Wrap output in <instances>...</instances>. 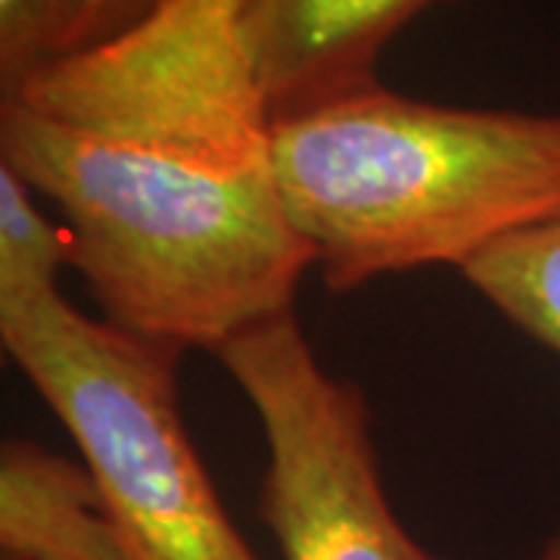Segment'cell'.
Instances as JSON below:
<instances>
[{
    "label": "cell",
    "instance_id": "12",
    "mask_svg": "<svg viewBox=\"0 0 560 560\" xmlns=\"http://www.w3.org/2000/svg\"><path fill=\"white\" fill-rule=\"evenodd\" d=\"M536 560H560V529L555 533V536H548V539H545L539 558Z\"/></svg>",
    "mask_w": 560,
    "mask_h": 560
},
{
    "label": "cell",
    "instance_id": "9",
    "mask_svg": "<svg viewBox=\"0 0 560 560\" xmlns=\"http://www.w3.org/2000/svg\"><path fill=\"white\" fill-rule=\"evenodd\" d=\"M40 197L0 165V305L60 293L72 268V237L40 209Z\"/></svg>",
    "mask_w": 560,
    "mask_h": 560
},
{
    "label": "cell",
    "instance_id": "10",
    "mask_svg": "<svg viewBox=\"0 0 560 560\" xmlns=\"http://www.w3.org/2000/svg\"><path fill=\"white\" fill-rule=\"evenodd\" d=\"M60 0H0V94L57 57Z\"/></svg>",
    "mask_w": 560,
    "mask_h": 560
},
{
    "label": "cell",
    "instance_id": "6",
    "mask_svg": "<svg viewBox=\"0 0 560 560\" xmlns=\"http://www.w3.org/2000/svg\"><path fill=\"white\" fill-rule=\"evenodd\" d=\"M458 0H249V35L275 119L377 84L383 50Z\"/></svg>",
    "mask_w": 560,
    "mask_h": 560
},
{
    "label": "cell",
    "instance_id": "7",
    "mask_svg": "<svg viewBox=\"0 0 560 560\" xmlns=\"http://www.w3.org/2000/svg\"><path fill=\"white\" fill-rule=\"evenodd\" d=\"M0 560H125L81 464L22 436L0 445Z\"/></svg>",
    "mask_w": 560,
    "mask_h": 560
},
{
    "label": "cell",
    "instance_id": "2",
    "mask_svg": "<svg viewBox=\"0 0 560 560\" xmlns=\"http://www.w3.org/2000/svg\"><path fill=\"white\" fill-rule=\"evenodd\" d=\"M271 172L330 290L460 271L560 215V113L448 106L377 81L275 119Z\"/></svg>",
    "mask_w": 560,
    "mask_h": 560
},
{
    "label": "cell",
    "instance_id": "4",
    "mask_svg": "<svg viewBox=\"0 0 560 560\" xmlns=\"http://www.w3.org/2000/svg\"><path fill=\"white\" fill-rule=\"evenodd\" d=\"M0 101L91 138L271 162L275 113L249 0H162L119 35L47 62Z\"/></svg>",
    "mask_w": 560,
    "mask_h": 560
},
{
    "label": "cell",
    "instance_id": "11",
    "mask_svg": "<svg viewBox=\"0 0 560 560\" xmlns=\"http://www.w3.org/2000/svg\"><path fill=\"white\" fill-rule=\"evenodd\" d=\"M162 0H60L57 7V57L79 54L113 38L147 16ZM50 60V62H54Z\"/></svg>",
    "mask_w": 560,
    "mask_h": 560
},
{
    "label": "cell",
    "instance_id": "3",
    "mask_svg": "<svg viewBox=\"0 0 560 560\" xmlns=\"http://www.w3.org/2000/svg\"><path fill=\"white\" fill-rule=\"evenodd\" d=\"M0 342L75 442L125 560H261L180 418L178 352L88 318L62 290L3 302Z\"/></svg>",
    "mask_w": 560,
    "mask_h": 560
},
{
    "label": "cell",
    "instance_id": "8",
    "mask_svg": "<svg viewBox=\"0 0 560 560\" xmlns=\"http://www.w3.org/2000/svg\"><path fill=\"white\" fill-rule=\"evenodd\" d=\"M460 278L501 318L560 355V215L489 246Z\"/></svg>",
    "mask_w": 560,
    "mask_h": 560
},
{
    "label": "cell",
    "instance_id": "5",
    "mask_svg": "<svg viewBox=\"0 0 560 560\" xmlns=\"http://www.w3.org/2000/svg\"><path fill=\"white\" fill-rule=\"evenodd\" d=\"M265 440L259 521L283 560H452L420 545L386 495L371 408L330 374L296 315L215 352Z\"/></svg>",
    "mask_w": 560,
    "mask_h": 560
},
{
    "label": "cell",
    "instance_id": "1",
    "mask_svg": "<svg viewBox=\"0 0 560 560\" xmlns=\"http://www.w3.org/2000/svg\"><path fill=\"white\" fill-rule=\"evenodd\" d=\"M0 165L60 212L103 320L178 355L293 315L315 268L271 162L91 138L0 101Z\"/></svg>",
    "mask_w": 560,
    "mask_h": 560
}]
</instances>
